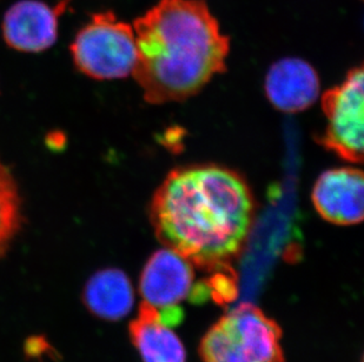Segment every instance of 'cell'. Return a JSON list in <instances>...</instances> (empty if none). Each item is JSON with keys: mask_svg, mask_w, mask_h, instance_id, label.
<instances>
[{"mask_svg": "<svg viewBox=\"0 0 364 362\" xmlns=\"http://www.w3.org/2000/svg\"><path fill=\"white\" fill-rule=\"evenodd\" d=\"M254 199L241 175L216 165L177 168L157 188L150 219L159 241L205 270L223 268L250 231Z\"/></svg>", "mask_w": 364, "mask_h": 362, "instance_id": "obj_1", "label": "cell"}, {"mask_svg": "<svg viewBox=\"0 0 364 362\" xmlns=\"http://www.w3.org/2000/svg\"><path fill=\"white\" fill-rule=\"evenodd\" d=\"M134 75L150 104L195 96L227 69L230 40L203 0H161L134 24Z\"/></svg>", "mask_w": 364, "mask_h": 362, "instance_id": "obj_2", "label": "cell"}, {"mask_svg": "<svg viewBox=\"0 0 364 362\" xmlns=\"http://www.w3.org/2000/svg\"><path fill=\"white\" fill-rule=\"evenodd\" d=\"M282 331L251 304L238 305L204 335L200 346L204 362H284Z\"/></svg>", "mask_w": 364, "mask_h": 362, "instance_id": "obj_3", "label": "cell"}, {"mask_svg": "<svg viewBox=\"0 0 364 362\" xmlns=\"http://www.w3.org/2000/svg\"><path fill=\"white\" fill-rule=\"evenodd\" d=\"M70 48L77 69L97 80L127 78L137 62L134 28L112 12L92 14Z\"/></svg>", "mask_w": 364, "mask_h": 362, "instance_id": "obj_4", "label": "cell"}, {"mask_svg": "<svg viewBox=\"0 0 364 362\" xmlns=\"http://www.w3.org/2000/svg\"><path fill=\"white\" fill-rule=\"evenodd\" d=\"M364 75L358 66L348 73L341 85L326 91L322 109L326 125L320 143L344 160L361 164L364 152Z\"/></svg>", "mask_w": 364, "mask_h": 362, "instance_id": "obj_5", "label": "cell"}, {"mask_svg": "<svg viewBox=\"0 0 364 362\" xmlns=\"http://www.w3.org/2000/svg\"><path fill=\"white\" fill-rule=\"evenodd\" d=\"M71 0L55 6L41 0H19L6 11L1 30L10 48L26 53H38L52 48L58 38L59 17Z\"/></svg>", "mask_w": 364, "mask_h": 362, "instance_id": "obj_6", "label": "cell"}, {"mask_svg": "<svg viewBox=\"0 0 364 362\" xmlns=\"http://www.w3.org/2000/svg\"><path fill=\"white\" fill-rule=\"evenodd\" d=\"M193 265L171 248L150 256L141 270L139 292L145 304L156 309L177 307L193 290Z\"/></svg>", "mask_w": 364, "mask_h": 362, "instance_id": "obj_7", "label": "cell"}, {"mask_svg": "<svg viewBox=\"0 0 364 362\" xmlns=\"http://www.w3.org/2000/svg\"><path fill=\"white\" fill-rule=\"evenodd\" d=\"M311 198L317 212L326 221L356 225L363 220V173L351 168L324 172L314 186Z\"/></svg>", "mask_w": 364, "mask_h": 362, "instance_id": "obj_8", "label": "cell"}, {"mask_svg": "<svg viewBox=\"0 0 364 362\" xmlns=\"http://www.w3.org/2000/svg\"><path fill=\"white\" fill-rule=\"evenodd\" d=\"M265 93L272 106L279 111L302 112L320 96V78L313 66L302 59L284 58L269 70Z\"/></svg>", "mask_w": 364, "mask_h": 362, "instance_id": "obj_9", "label": "cell"}, {"mask_svg": "<svg viewBox=\"0 0 364 362\" xmlns=\"http://www.w3.org/2000/svg\"><path fill=\"white\" fill-rule=\"evenodd\" d=\"M130 336L143 362H186L181 339L150 305L141 304L137 319L130 324Z\"/></svg>", "mask_w": 364, "mask_h": 362, "instance_id": "obj_10", "label": "cell"}, {"mask_svg": "<svg viewBox=\"0 0 364 362\" xmlns=\"http://www.w3.org/2000/svg\"><path fill=\"white\" fill-rule=\"evenodd\" d=\"M84 301L98 318L118 322L134 307V287L123 270L107 268L90 278L84 290Z\"/></svg>", "mask_w": 364, "mask_h": 362, "instance_id": "obj_11", "label": "cell"}, {"mask_svg": "<svg viewBox=\"0 0 364 362\" xmlns=\"http://www.w3.org/2000/svg\"><path fill=\"white\" fill-rule=\"evenodd\" d=\"M21 225V199L17 182L0 161V258Z\"/></svg>", "mask_w": 364, "mask_h": 362, "instance_id": "obj_12", "label": "cell"}]
</instances>
